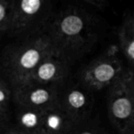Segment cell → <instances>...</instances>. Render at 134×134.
Instances as JSON below:
<instances>
[{
  "instance_id": "cell-15",
  "label": "cell",
  "mask_w": 134,
  "mask_h": 134,
  "mask_svg": "<svg viewBox=\"0 0 134 134\" xmlns=\"http://www.w3.org/2000/svg\"><path fill=\"white\" fill-rule=\"evenodd\" d=\"M82 2H84L86 6H89L97 10L104 9L107 6V2L103 0H83Z\"/></svg>"
},
{
  "instance_id": "cell-13",
  "label": "cell",
  "mask_w": 134,
  "mask_h": 134,
  "mask_svg": "<svg viewBox=\"0 0 134 134\" xmlns=\"http://www.w3.org/2000/svg\"><path fill=\"white\" fill-rule=\"evenodd\" d=\"M11 90L8 86L4 82L0 80V107L8 108V103L11 98Z\"/></svg>"
},
{
  "instance_id": "cell-11",
  "label": "cell",
  "mask_w": 134,
  "mask_h": 134,
  "mask_svg": "<svg viewBox=\"0 0 134 134\" xmlns=\"http://www.w3.org/2000/svg\"><path fill=\"white\" fill-rule=\"evenodd\" d=\"M41 112L42 109L18 107L17 129L26 134H41Z\"/></svg>"
},
{
  "instance_id": "cell-17",
  "label": "cell",
  "mask_w": 134,
  "mask_h": 134,
  "mask_svg": "<svg viewBox=\"0 0 134 134\" xmlns=\"http://www.w3.org/2000/svg\"><path fill=\"white\" fill-rule=\"evenodd\" d=\"M4 134H26V133H24V132L21 131V130H18V129H13V130H8V131Z\"/></svg>"
},
{
  "instance_id": "cell-6",
  "label": "cell",
  "mask_w": 134,
  "mask_h": 134,
  "mask_svg": "<svg viewBox=\"0 0 134 134\" xmlns=\"http://www.w3.org/2000/svg\"><path fill=\"white\" fill-rule=\"evenodd\" d=\"M13 97L19 108L45 109L59 103L57 86L27 82L14 86Z\"/></svg>"
},
{
  "instance_id": "cell-10",
  "label": "cell",
  "mask_w": 134,
  "mask_h": 134,
  "mask_svg": "<svg viewBox=\"0 0 134 134\" xmlns=\"http://www.w3.org/2000/svg\"><path fill=\"white\" fill-rule=\"evenodd\" d=\"M119 48L127 61V71L134 73V17L131 13L124 15L118 32Z\"/></svg>"
},
{
  "instance_id": "cell-1",
  "label": "cell",
  "mask_w": 134,
  "mask_h": 134,
  "mask_svg": "<svg viewBox=\"0 0 134 134\" xmlns=\"http://www.w3.org/2000/svg\"><path fill=\"white\" fill-rule=\"evenodd\" d=\"M46 35L54 50L69 61L83 55L98 40L97 21L80 7H67L54 14Z\"/></svg>"
},
{
  "instance_id": "cell-12",
  "label": "cell",
  "mask_w": 134,
  "mask_h": 134,
  "mask_svg": "<svg viewBox=\"0 0 134 134\" xmlns=\"http://www.w3.org/2000/svg\"><path fill=\"white\" fill-rule=\"evenodd\" d=\"M11 2L8 0H0V33L7 32L9 30Z\"/></svg>"
},
{
  "instance_id": "cell-8",
  "label": "cell",
  "mask_w": 134,
  "mask_h": 134,
  "mask_svg": "<svg viewBox=\"0 0 134 134\" xmlns=\"http://www.w3.org/2000/svg\"><path fill=\"white\" fill-rule=\"evenodd\" d=\"M67 74L68 61L55 52L38 65L27 82L44 86H57L64 80Z\"/></svg>"
},
{
  "instance_id": "cell-3",
  "label": "cell",
  "mask_w": 134,
  "mask_h": 134,
  "mask_svg": "<svg viewBox=\"0 0 134 134\" xmlns=\"http://www.w3.org/2000/svg\"><path fill=\"white\" fill-rule=\"evenodd\" d=\"M55 52L46 34L26 40L12 50L6 59V70L13 86L26 83L38 65Z\"/></svg>"
},
{
  "instance_id": "cell-5",
  "label": "cell",
  "mask_w": 134,
  "mask_h": 134,
  "mask_svg": "<svg viewBox=\"0 0 134 134\" xmlns=\"http://www.w3.org/2000/svg\"><path fill=\"white\" fill-rule=\"evenodd\" d=\"M126 68L117 53L108 52L94 60L81 74V81L88 90H101L119 80Z\"/></svg>"
},
{
  "instance_id": "cell-2",
  "label": "cell",
  "mask_w": 134,
  "mask_h": 134,
  "mask_svg": "<svg viewBox=\"0 0 134 134\" xmlns=\"http://www.w3.org/2000/svg\"><path fill=\"white\" fill-rule=\"evenodd\" d=\"M53 16V8L50 1H12L8 32L16 37L26 38V40L45 35Z\"/></svg>"
},
{
  "instance_id": "cell-7",
  "label": "cell",
  "mask_w": 134,
  "mask_h": 134,
  "mask_svg": "<svg viewBox=\"0 0 134 134\" xmlns=\"http://www.w3.org/2000/svg\"><path fill=\"white\" fill-rule=\"evenodd\" d=\"M59 103L65 113L78 126L89 117L94 99L90 90L75 86L67 88L63 96H60Z\"/></svg>"
},
{
  "instance_id": "cell-4",
  "label": "cell",
  "mask_w": 134,
  "mask_h": 134,
  "mask_svg": "<svg viewBox=\"0 0 134 134\" xmlns=\"http://www.w3.org/2000/svg\"><path fill=\"white\" fill-rule=\"evenodd\" d=\"M108 88L110 121L120 134H133L134 73L126 70L122 76Z\"/></svg>"
},
{
  "instance_id": "cell-9",
  "label": "cell",
  "mask_w": 134,
  "mask_h": 134,
  "mask_svg": "<svg viewBox=\"0 0 134 134\" xmlns=\"http://www.w3.org/2000/svg\"><path fill=\"white\" fill-rule=\"evenodd\" d=\"M76 127L77 125L65 113L60 103L42 109L41 134H71Z\"/></svg>"
},
{
  "instance_id": "cell-14",
  "label": "cell",
  "mask_w": 134,
  "mask_h": 134,
  "mask_svg": "<svg viewBox=\"0 0 134 134\" xmlns=\"http://www.w3.org/2000/svg\"><path fill=\"white\" fill-rule=\"evenodd\" d=\"M8 121H9V111L8 108L0 107V134H4L8 131Z\"/></svg>"
},
{
  "instance_id": "cell-16",
  "label": "cell",
  "mask_w": 134,
  "mask_h": 134,
  "mask_svg": "<svg viewBox=\"0 0 134 134\" xmlns=\"http://www.w3.org/2000/svg\"><path fill=\"white\" fill-rule=\"evenodd\" d=\"M71 134H98L97 131L93 130H90V129H78L76 128L73 130Z\"/></svg>"
}]
</instances>
